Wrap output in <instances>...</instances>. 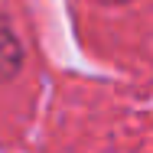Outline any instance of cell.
<instances>
[{
    "label": "cell",
    "instance_id": "1",
    "mask_svg": "<svg viewBox=\"0 0 153 153\" xmlns=\"http://www.w3.org/2000/svg\"><path fill=\"white\" fill-rule=\"evenodd\" d=\"M20 62H23V52H20L16 36L0 23V82H3V78H10V75L20 68Z\"/></svg>",
    "mask_w": 153,
    "mask_h": 153
}]
</instances>
